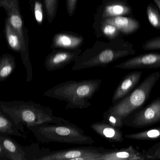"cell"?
I'll return each instance as SVG.
<instances>
[{
  "mask_svg": "<svg viewBox=\"0 0 160 160\" xmlns=\"http://www.w3.org/2000/svg\"><path fill=\"white\" fill-rule=\"evenodd\" d=\"M0 111L11 119L18 129L24 134L23 126L27 127L49 123L59 124L68 121L55 116L50 107L32 101H0Z\"/></svg>",
  "mask_w": 160,
  "mask_h": 160,
  "instance_id": "cell-1",
  "label": "cell"
},
{
  "mask_svg": "<svg viewBox=\"0 0 160 160\" xmlns=\"http://www.w3.org/2000/svg\"><path fill=\"white\" fill-rule=\"evenodd\" d=\"M133 44L123 38H118L109 42L97 41L93 47L80 54L72 67L80 70L97 67H106L120 58L134 55Z\"/></svg>",
  "mask_w": 160,
  "mask_h": 160,
  "instance_id": "cell-2",
  "label": "cell"
},
{
  "mask_svg": "<svg viewBox=\"0 0 160 160\" xmlns=\"http://www.w3.org/2000/svg\"><path fill=\"white\" fill-rule=\"evenodd\" d=\"M102 82L101 79L66 81L47 90L43 95L66 101V110L87 109L91 105L89 100L99 90Z\"/></svg>",
  "mask_w": 160,
  "mask_h": 160,
  "instance_id": "cell-3",
  "label": "cell"
},
{
  "mask_svg": "<svg viewBox=\"0 0 160 160\" xmlns=\"http://www.w3.org/2000/svg\"><path fill=\"white\" fill-rule=\"evenodd\" d=\"M26 128L33 133L37 141L42 143L55 142L92 145L95 143L92 137L85 134L83 130L69 121Z\"/></svg>",
  "mask_w": 160,
  "mask_h": 160,
  "instance_id": "cell-4",
  "label": "cell"
},
{
  "mask_svg": "<svg viewBox=\"0 0 160 160\" xmlns=\"http://www.w3.org/2000/svg\"><path fill=\"white\" fill-rule=\"evenodd\" d=\"M160 78V72L148 75L135 89L115 104H112L104 113L123 119L134 111L140 109L150 98L154 86Z\"/></svg>",
  "mask_w": 160,
  "mask_h": 160,
  "instance_id": "cell-5",
  "label": "cell"
},
{
  "mask_svg": "<svg viewBox=\"0 0 160 160\" xmlns=\"http://www.w3.org/2000/svg\"><path fill=\"white\" fill-rule=\"evenodd\" d=\"M105 149L91 145L56 151L43 148L38 160H98Z\"/></svg>",
  "mask_w": 160,
  "mask_h": 160,
  "instance_id": "cell-6",
  "label": "cell"
},
{
  "mask_svg": "<svg viewBox=\"0 0 160 160\" xmlns=\"http://www.w3.org/2000/svg\"><path fill=\"white\" fill-rule=\"evenodd\" d=\"M160 122V96L141 110H136L123 119L125 126L142 128Z\"/></svg>",
  "mask_w": 160,
  "mask_h": 160,
  "instance_id": "cell-7",
  "label": "cell"
},
{
  "mask_svg": "<svg viewBox=\"0 0 160 160\" xmlns=\"http://www.w3.org/2000/svg\"><path fill=\"white\" fill-rule=\"evenodd\" d=\"M133 10L127 0H103L95 15L93 27L95 34L98 31L101 22L104 19L132 14Z\"/></svg>",
  "mask_w": 160,
  "mask_h": 160,
  "instance_id": "cell-8",
  "label": "cell"
},
{
  "mask_svg": "<svg viewBox=\"0 0 160 160\" xmlns=\"http://www.w3.org/2000/svg\"><path fill=\"white\" fill-rule=\"evenodd\" d=\"M0 8L5 10L11 26L18 35L24 48L29 51L28 31L23 26L19 0H0Z\"/></svg>",
  "mask_w": 160,
  "mask_h": 160,
  "instance_id": "cell-9",
  "label": "cell"
},
{
  "mask_svg": "<svg viewBox=\"0 0 160 160\" xmlns=\"http://www.w3.org/2000/svg\"><path fill=\"white\" fill-rule=\"evenodd\" d=\"M5 34L8 46L14 51L19 53L21 56L22 64L26 70L27 77L26 81H32L33 78L32 68L30 59L29 51L27 50L23 47L20 38L16 31L12 28L8 19L5 20Z\"/></svg>",
  "mask_w": 160,
  "mask_h": 160,
  "instance_id": "cell-10",
  "label": "cell"
},
{
  "mask_svg": "<svg viewBox=\"0 0 160 160\" xmlns=\"http://www.w3.org/2000/svg\"><path fill=\"white\" fill-rule=\"evenodd\" d=\"M82 52L81 49L74 50L55 49L48 54L45 61V67L49 71L62 69L75 62Z\"/></svg>",
  "mask_w": 160,
  "mask_h": 160,
  "instance_id": "cell-11",
  "label": "cell"
},
{
  "mask_svg": "<svg viewBox=\"0 0 160 160\" xmlns=\"http://www.w3.org/2000/svg\"><path fill=\"white\" fill-rule=\"evenodd\" d=\"M123 70L160 68V53H148L134 56L115 66Z\"/></svg>",
  "mask_w": 160,
  "mask_h": 160,
  "instance_id": "cell-12",
  "label": "cell"
},
{
  "mask_svg": "<svg viewBox=\"0 0 160 160\" xmlns=\"http://www.w3.org/2000/svg\"><path fill=\"white\" fill-rule=\"evenodd\" d=\"M84 37L78 34L71 32H62L53 36L51 45L52 49L74 50L81 49L84 43Z\"/></svg>",
  "mask_w": 160,
  "mask_h": 160,
  "instance_id": "cell-13",
  "label": "cell"
},
{
  "mask_svg": "<svg viewBox=\"0 0 160 160\" xmlns=\"http://www.w3.org/2000/svg\"><path fill=\"white\" fill-rule=\"evenodd\" d=\"M142 74V71H135L128 73L125 76L114 92L112 104H116L132 91L139 83Z\"/></svg>",
  "mask_w": 160,
  "mask_h": 160,
  "instance_id": "cell-14",
  "label": "cell"
},
{
  "mask_svg": "<svg viewBox=\"0 0 160 160\" xmlns=\"http://www.w3.org/2000/svg\"><path fill=\"white\" fill-rule=\"evenodd\" d=\"M143 151L141 152L132 146L115 149H105L98 160H146Z\"/></svg>",
  "mask_w": 160,
  "mask_h": 160,
  "instance_id": "cell-15",
  "label": "cell"
},
{
  "mask_svg": "<svg viewBox=\"0 0 160 160\" xmlns=\"http://www.w3.org/2000/svg\"><path fill=\"white\" fill-rule=\"evenodd\" d=\"M90 127L98 135L109 142L121 143L124 141L123 132L121 129L115 127L103 120L93 123L90 125Z\"/></svg>",
  "mask_w": 160,
  "mask_h": 160,
  "instance_id": "cell-16",
  "label": "cell"
},
{
  "mask_svg": "<svg viewBox=\"0 0 160 160\" xmlns=\"http://www.w3.org/2000/svg\"><path fill=\"white\" fill-rule=\"evenodd\" d=\"M101 22H104L115 26L122 34L124 35H129L134 34L141 28L140 22L135 18L131 17L117 16L107 18Z\"/></svg>",
  "mask_w": 160,
  "mask_h": 160,
  "instance_id": "cell-17",
  "label": "cell"
},
{
  "mask_svg": "<svg viewBox=\"0 0 160 160\" xmlns=\"http://www.w3.org/2000/svg\"><path fill=\"white\" fill-rule=\"evenodd\" d=\"M0 144L6 153L8 160H27L26 152L22 147L18 144L8 135H0Z\"/></svg>",
  "mask_w": 160,
  "mask_h": 160,
  "instance_id": "cell-18",
  "label": "cell"
},
{
  "mask_svg": "<svg viewBox=\"0 0 160 160\" xmlns=\"http://www.w3.org/2000/svg\"><path fill=\"white\" fill-rule=\"evenodd\" d=\"M0 135L26 137L24 134L20 132L12 120L1 111H0Z\"/></svg>",
  "mask_w": 160,
  "mask_h": 160,
  "instance_id": "cell-19",
  "label": "cell"
},
{
  "mask_svg": "<svg viewBox=\"0 0 160 160\" xmlns=\"http://www.w3.org/2000/svg\"><path fill=\"white\" fill-rule=\"evenodd\" d=\"M16 67L14 56L8 54L0 57V82L5 81L13 73Z\"/></svg>",
  "mask_w": 160,
  "mask_h": 160,
  "instance_id": "cell-20",
  "label": "cell"
},
{
  "mask_svg": "<svg viewBox=\"0 0 160 160\" xmlns=\"http://www.w3.org/2000/svg\"><path fill=\"white\" fill-rule=\"evenodd\" d=\"M125 138L137 141H153L160 139V127L153 128L137 133L126 134Z\"/></svg>",
  "mask_w": 160,
  "mask_h": 160,
  "instance_id": "cell-21",
  "label": "cell"
},
{
  "mask_svg": "<svg viewBox=\"0 0 160 160\" xmlns=\"http://www.w3.org/2000/svg\"><path fill=\"white\" fill-rule=\"evenodd\" d=\"M121 34H122L115 26L107 23L101 22L96 35L97 38L103 36L111 40L119 38Z\"/></svg>",
  "mask_w": 160,
  "mask_h": 160,
  "instance_id": "cell-22",
  "label": "cell"
},
{
  "mask_svg": "<svg viewBox=\"0 0 160 160\" xmlns=\"http://www.w3.org/2000/svg\"><path fill=\"white\" fill-rule=\"evenodd\" d=\"M146 14L150 24L155 29L160 31V12L157 6L153 3L148 5Z\"/></svg>",
  "mask_w": 160,
  "mask_h": 160,
  "instance_id": "cell-23",
  "label": "cell"
},
{
  "mask_svg": "<svg viewBox=\"0 0 160 160\" xmlns=\"http://www.w3.org/2000/svg\"><path fill=\"white\" fill-rule=\"evenodd\" d=\"M59 0H44L46 14L49 23L55 18L58 9Z\"/></svg>",
  "mask_w": 160,
  "mask_h": 160,
  "instance_id": "cell-24",
  "label": "cell"
},
{
  "mask_svg": "<svg viewBox=\"0 0 160 160\" xmlns=\"http://www.w3.org/2000/svg\"><path fill=\"white\" fill-rule=\"evenodd\" d=\"M143 152L147 160H160V142L157 143Z\"/></svg>",
  "mask_w": 160,
  "mask_h": 160,
  "instance_id": "cell-25",
  "label": "cell"
},
{
  "mask_svg": "<svg viewBox=\"0 0 160 160\" xmlns=\"http://www.w3.org/2000/svg\"><path fill=\"white\" fill-rule=\"evenodd\" d=\"M142 47L143 49L146 51L160 50V36L147 40Z\"/></svg>",
  "mask_w": 160,
  "mask_h": 160,
  "instance_id": "cell-26",
  "label": "cell"
},
{
  "mask_svg": "<svg viewBox=\"0 0 160 160\" xmlns=\"http://www.w3.org/2000/svg\"><path fill=\"white\" fill-rule=\"evenodd\" d=\"M103 119L104 121L108 123V124L118 128L121 129L124 126L122 120L118 119L117 117L112 115L107 114L103 113Z\"/></svg>",
  "mask_w": 160,
  "mask_h": 160,
  "instance_id": "cell-27",
  "label": "cell"
},
{
  "mask_svg": "<svg viewBox=\"0 0 160 160\" xmlns=\"http://www.w3.org/2000/svg\"><path fill=\"white\" fill-rule=\"evenodd\" d=\"M34 11L36 20L38 24H41L43 20V10L42 3L39 0L35 2Z\"/></svg>",
  "mask_w": 160,
  "mask_h": 160,
  "instance_id": "cell-28",
  "label": "cell"
},
{
  "mask_svg": "<svg viewBox=\"0 0 160 160\" xmlns=\"http://www.w3.org/2000/svg\"><path fill=\"white\" fill-rule=\"evenodd\" d=\"M66 2L68 14L69 17H72L77 9L78 0H66Z\"/></svg>",
  "mask_w": 160,
  "mask_h": 160,
  "instance_id": "cell-29",
  "label": "cell"
},
{
  "mask_svg": "<svg viewBox=\"0 0 160 160\" xmlns=\"http://www.w3.org/2000/svg\"><path fill=\"white\" fill-rule=\"evenodd\" d=\"M8 160V157L0 144V160Z\"/></svg>",
  "mask_w": 160,
  "mask_h": 160,
  "instance_id": "cell-30",
  "label": "cell"
},
{
  "mask_svg": "<svg viewBox=\"0 0 160 160\" xmlns=\"http://www.w3.org/2000/svg\"><path fill=\"white\" fill-rule=\"evenodd\" d=\"M153 1L160 10V0H153Z\"/></svg>",
  "mask_w": 160,
  "mask_h": 160,
  "instance_id": "cell-31",
  "label": "cell"
},
{
  "mask_svg": "<svg viewBox=\"0 0 160 160\" xmlns=\"http://www.w3.org/2000/svg\"><path fill=\"white\" fill-rule=\"evenodd\" d=\"M0 38H1V34H0Z\"/></svg>",
  "mask_w": 160,
  "mask_h": 160,
  "instance_id": "cell-32",
  "label": "cell"
}]
</instances>
